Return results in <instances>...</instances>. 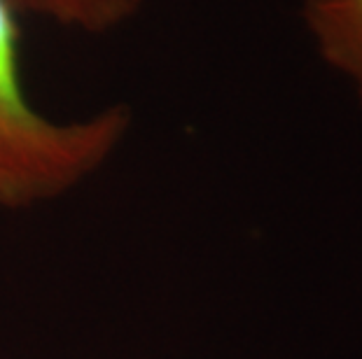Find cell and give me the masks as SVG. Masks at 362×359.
<instances>
[{"label": "cell", "instance_id": "2", "mask_svg": "<svg viewBox=\"0 0 362 359\" xmlns=\"http://www.w3.org/2000/svg\"><path fill=\"white\" fill-rule=\"evenodd\" d=\"M304 21L320 56L349 75L362 96V0H306Z\"/></svg>", "mask_w": 362, "mask_h": 359}, {"label": "cell", "instance_id": "1", "mask_svg": "<svg viewBox=\"0 0 362 359\" xmlns=\"http://www.w3.org/2000/svg\"><path fill=\"white\" fill-rule=\"evenodd\" d=\"M0 0V208L26 210L73 192L110 162L129 135L131 110L54 119L35 108L24 78V28Z\"/></svg>", "mask_w": 362, "mask_h": 359}, {"label": "cell", "instance_id": "3", "mask_svg": "<svg viewBox=\"0 0 362 359\" xmlns=\"http://www.w3.org/2000/svg\"><path fill=\"white\" fill-rule=\"evenodd\" d=\"M21 17H37L87 35L112 33L145 10L150 0H10Z\"/></svg>", "mask_w": 362, "mask_h": 359}]
</instances>
